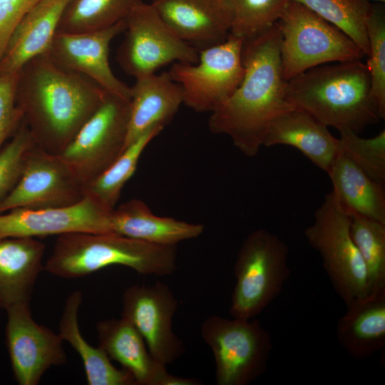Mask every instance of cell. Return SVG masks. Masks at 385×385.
<instances>
[{
  "mask_svg": "<svg viewBox=\"0 0 385 385\" xmlns=\"http://www.w3.org/2000/svg\"><path fill=\"white\" fill-rule=\"evenodd\" d=\"M130 106L129 99L108 93L58 154L83 186L102 174L125 148Z\"/></svg>",
  "mask_w": 385,
  "mask_h": 385,
  "instance_id": "9c48e42d",
  "label": "cell"
},
{
  "mask_svg": "<svg viewBox=\"0 0 385 385\" xmlns=\"http://www.w3.org/2000/svg\"><path fill=\"white\" fill-rule=\"evenodd\" d=\"M35 145L32 135L23 120L10 142L0 150V200L20 180L28 155Z\"/></svg>",
  "mask_w": 385,
  "mask_h": 385,
  "instance_id": "836d02e7",
  "label": "cell"
},
{
  "mask_svg": "<svg viewBox=\"0 0 385 385\" xmlns=\"http://www.w3.org/2000/svg\"><path fill=\"white\" fill-rule=\"evenodd\" d=\"M143 0H70L56 32L80 34L109 27L125 19Z\"/></svg>",
  "mask_w": 385,
  "mask_h": 385,
  "instance_id": "83f0119b",
  "label": "cell"
},
{
  "mask_svg": "<svg viewBox=\"0 0 385 385\" xmlns=\"http://www.w3.org/2000/svg\"><path fill=\"white\" fill-rule=\"evenodd\" d=\"M19 73L0 72V150L21 125L24 115L16 103Z\"/></svg>",
  "mask_w": 385,
  "mask_h": 385,
  "instance_id": "e575fe53",
  "label": "cell"
},
{
  "mask_svg": "<svg viewBox=\"0 0 385 385\" xmlns=\"http://www.w3.org/2000/svg\"><path fill=\"white\" fill-rule=\"evenodd\" d=\"M83 197V185L59 155L36 145L28 155L20 180L0 200V213L16 208L66 207Z\"/></svg>",
  "mask_w": 385,
  "mask_h": 385,
  "instance_id": "7c38bea8",
  "label": "cell"
},
{
  "mask_svg": "<svg viewBox=\"0 0 385 385\" xmlns=\"http://www.w3.org/2000/svg\"><path fill=\"white\" fill-rule=\"evenodd\" d=\"M281 32L277 22L264 34L243 41L245 73L230 98L210 113V130L229 136L247 157L263 146L269 125L292 108L285 98L280 56Z\"/></svg>",
  "mask_w": 385,
  "mask_h": 385,
  "instance_id": "7a4b0ae2",
  "label": "cell"
},
{
  "mask_svg": "<svg viewBox=\"0 0 385 385\" xmlns=\"http://www.w3.org/2000/svg\"><path fill=\"white\" fill-rule=\"evenodd\" d=\"M366 1H377V2H380V3H384L385 1V0H366Z\"/></svg>",
  "mask_w": 385,
  "mask_h": 385,
  "instance_id": "8d00e7d4",
  "label": "cell"
},
{
  "mask_svg": "<svg viewBox=\"0 0 385 385\" xmlns=\"http://www.w3.org/2000/svg\"><path fill=\"white\" fill-rule=\"evenodd\" d=\"M125 21V38L116 59L127 74L138 78L173 61H198L199 51L182 40L150 4L139 3Z\"/></svg>",
  "mask_w": 385,
  "mask_h": 385,
  "instance_id": "8fae6325",
  "label": "cell"
},
{
  "mask_svg": "<svg viewBox=\"0 0 385 385\" xmlns=\"http://www.w3.org/2000/svg\"><path fill=\"white\" fill-rule=\"evenodd\" d=\"M200 333L214 356L217 385H248L267 371L273 346L258 320L212 315Z\"/></svg>",
  "mask_w": 385,
  "mask_h": 385,
  "instance_id": "ba28073f",
  "label": "cell"
},
{
  "mask_svg": "<svg viewBox=\"0 0 385 385\" xmlns=\"http://www.w3.org/2000/svg\"><path fill=\"white\" fill-rule=\"evenodd\" d=\"M289 0H227L232 21L230 34L243 41L272 28L280 19Z\"/></svg>",
  "mask_w": 385,
  "mask_h": 385,
  "instance_id": "4dcf8cb0",
  "label": "cell"
},
{
  "mask_svg": "<svg viewBox=\"0 0 385 385\" xmlns=\"http://www.w3.org/2000/svg\"><path fill=\"white\" fill-rule=\"evenodd\" d=\"M130 103L125 148L147 131L164 128L183 103V91L168 72L155 73L135 78Z\"/></svg>",
  "mask_w": 385,
  "mask_h": 385,
  "instance_id": "ffe728a7",
  "label": "cell"
},
{
  "mask_svg": "<svg viewBox=\"0 0 385 385\" xmlns=\"http://www.w3.org/2000/svg\"><path fill=\"white\" fill-rule=\"evenodd\" d=\"M99 346L133 378L135 385H198L194 379L174 376L150 353L145 342L126 319H109L96 324Z\"/></svg>",
  "mask_w": 385,
  "mask_h": 385,
  "instance_id": "e0dca14e",
  "label": "cell"
},
{
  "mask_svg": "<svg viewBox=\"0 0 385 385\" xmlns=\"http://www.w3.org/2000/svg\"><path fill=\"white\" fill-rule=\"evenodd\" d=\"M334 196L349 214L385 224L384 184L366 175L348 157L339 152L329 171Z\"/></svg>",
  "mask_w": 385,
  "mask_h": 385,
  "instance_id": "d4e9b609",
  "label": "cell"
},
{
  "mask_svg": "<svg viewBox=\"0 0 385 385\" xmlns=\"http://www.w3.org/2000/svg\"><path fill=\"white\" fill-rule=\"evenodd\" d=\"M83 299L76 290L66 299L59 322V335L80 356L89 385H135L133 376L124 369L115 367L109 356L98 346H91L82 336L78 324V310Z\"/></svg>",
  "mask_w": 385,
  "mask_h": 385,
  "instance_id": "484cf974",
  "label": "cell"
},
{
  "mask_svg": "<svg viewBox=\"0 0 385 385\" xmlns=\"http://www.w3.org/2000/svg\"><path fill=\"white\" fill-rule=\"evenodd\" d=\"M243 41L230 34L224 42L199 51L196 63L176 62L168 73L183 91V103L210 113L233 94L244 76Z\"/></svg>",
  "mask_w": 385,
  "mask_h": 385,
  "instance_id": "30bf717a",
  "label": "cell"
},
{
  "mask_svg": "<svg viewBox=\"0 0 385 385\" xmlns=\"http://www.w3.org/2000/svg\"><path fill=\"white\" fill-rule=\"evenodd\" d=\"M41 0H0V61L14 29Z\"/></svg>",
  "mask_w": 385,
  "mask_h": 385,
  "instance_id": "d590c367",
  "label": "cell"
},
{
  "mask_svg": "<svg viewBox=\"0 0 385 385\" xmlns=\"http://www.w3.org/2000/svg\"><path fill=\"white\" fill-rule=\"evenodd\" d=\"M178 302L167 284L133 285L122 297V317L143 338L150 354L164 365L173 363L185 351L183 341L173 329Z\"/></svg>",
  "mask_w": 385,
  "mask_h": 385,
  "instance_id": "4fadbf2b",
  "label": "cell"
},
{
  "mask_svg": "<svg viewBox=\"0 0 385 385\" xmlns=\"http://www.w3.org/2000/svg\"><path fill=\"white\" fill-rule=\"evenodd\" d=\"M70 0H41L12 32L0 61V72L16 73L32 58L48 51Z\"/></svg>",
  "mask_w": 385,
  "mask_h": 385,
  "instance_id": "44dd1931",
  "label": "cell"
},
{
  "mask_svg": "<svg viewBox=\"0 0 385 385\" xmlns=\"http://www.w3.org/2000/svg\"><path fill=\"white\" fill-rule=\"evenodd\" d=\"M344 31L368 56L366 18L371 7L366 0H293Z\"/></svg>",
  "mask_w": 385,
  "mask_h": 385,
  "instance_id": "f546056e",
  "label": "cell"
},
{
  "mask_svg": "<svg viewBox=\"0 0 385 385\" xmlns=\"http://www.w3.org/2000/svg\"><path fill=\"white\" fill-rule=\"evenodd\" d=\"M327 128L307 112L292 107L279 114L269 125L263 146L294 147L327 173L339 152V140Z\"/></svg>",
  "mask_w": 385,
  "mask_h": 385,
  "instance_id": "d6986e66",
  "label": "cell"
},
{
  "mask_svg": "<svg viewBox=\"0 0 385 385\" xmlns=\"http://www.w3.org/2000/svg\"><path fill=\"white\" fill-rule=\"evenodd\" d=\"M150 4L182 40L199 51L230 35L232 14L227 0H153Z\"/></svg>",
  "mask_w": 385,
  "mask_h": 385,
  "instance_id": "ac0fdd59",
  "label": "cell"
},
{
  "mask_svg": "<svg viewBox=\"0 0 385 385\" xmlns=\"http://www.w3.org/2000/svg\"><path fill=\"white\" fill-rule=\"evenodd\" d=\"M339 152L348 157L370 178L385 182V130L364 138L349 130L339 131Z\"/></svg>",
  "mask_w": 385,
  "mask_h": 385,
  "instance_id": "d6a6232c",
  "label": "cell"
},
{
  "mask_svg": "<svg viewBox=\"0 0 385 385\" xmlns=\"http://www.w3.org/2000/svg\"><path fill=\"white\" fill-rule=\"evenodd\" d=\"M125 28L123 19L91 32H56L48 53L61 67L87 77L109 93L130 100V87L114 75L108 61L111 41Z\"/></svg>",
  "mask_w": 385,
  "mask_h": 385,
  "instance_id": "2e32d148",
  "label": "cell"
},
{
  "mask_svg": "<svg viewBox=\"0 0 385 385\" xmlns=\"http://www.w3.org/2000/svg\"><path fill=\"white\" fill-rule=\"evenodd\" d=\"M369 44L366 65L371 77V94L381 118H385V12L381 4H371L366 18Z\"/></svg>",
  "mask_w": 385,
  "mask_h": 385,
  "instance_id": "1f68e13d",
  "label": "cell"
},
{
  "mask_svg": "<svg viewBox=\"0 0 385 385\" xmlns=\"http://www.w3.org/2000/svg\"><path fill=\"white\" fill-rule=\"evenodd\" d=\"M163 129L161 127L154 128L130 143L102 174L83 186L84 196L113 210L123 188L135 171L143 152Z\"/></svg>",
  "mask_w": 385,
  "mask_h": 385,
  "instance_id": "4316f807",
  "label": "cell"
},
{
  "mask_svg": "<svg viewBox=\"0 0 385 385\" xmlns=\"http://www.w3.org/2000/svg\"><path fill=\"white\" fill-rule=\"evenodd\" d=\"M108 210L91 197L66 207L16 208L0 213V239L70 232L113 233Z\"/></svg>",
  "mask_w": 385,
  "mask_h": 385,
  "instance_id": "9a60e30c",
  "label": "cell"
},
{
  "mask_svg": "<svg viewBox=\"0 0 385 385\" xmlns=\"http://www.w3.org/2000/svg\"><path fill=\"white\" fill-rule=\"evenodd\" d=\"M285 98L320 123L360 133L381 119L371 94V77L361 60L322 64L286 81Z\"/></svg>",
  "mask_w": 385,
  "mask_h": 385,
  "instance_id": "3957f363",
  "label": "cell"
},
{
  "mask_svg": "<svg viewBox=\"0 0 385 385\" xmlns=\"http://www.w3.org/2000/svg\"><path fill=\"white\" fill-rule=\"evenodd\" d=\"M277 23L285 81L319 65L361 60L365 56L344 31L297 1H288Z\"/></svg>",
  "mask_w": 385,
  "mask_h": 385,
  "instance_id": "5b68a950",
  "label": "cell"
},
{
  "mask_svg": "<svg viewBox=\"0 0 385 385\" xmlns=\"http://www.w3.org/2000/svg\"><path fill=\"white\" fill-rule=\"evenodd\" d=\"M107 94L87 77L57 64L48 52L19 72L16 103L36 145L50 153L65 149Z\"/></svg>",
  "mask_w": 385,
  "mask_h": 385,
  "instance_id": "6da1fadb",
  "label": "cell"
},
{
  "mask_svg": "<svg viewBox=\"0 0 385 385\" xmlns=\"http://www.w3.org/2000/svg\"><path fill=\"white\" fill-rule=\"evenodd\" d=\"M350 232L366 272L368 294L385 289V224L350 215Z\"/></svg>",
  "mask_w": 385,
  "mask_h": 385,
  "instance_id": "f1b7e54d",
  "label": "cell"
},
{
  "mask_svg": "<svg viewBox=\"0 0 385 385\" xmlns=\"http://www.w3.org/2000/svg\"><path fill=\"white\" fill-rule=\"evenodd\" d=\"M111 265L141 274L167 276L177 270V247L115 233L70 232L58 235L43 270L65 279L89 275Z\"/></svg>",
  "mask_w": 385,
  "mask_h": 385,
  "instance_id": "277c9868",
  "label": "cell"
},
{
  "mask_svg": "<svg viewBox=\"0 0 385 385\" xmlns=\"http://www.w3.org/2000/svg\"><path fill=\"white\" fill-rule=\"evenodd\" d=\"M337 339L356 359L369 357L385 346V289L346 306L336 328Z\"/></svg>",
  "mask_w": 385,
  "mask_h": 385,
  "instance_id": "603a6c76",
  "label": "cell"
},
{
  "mask_svg": "<svg viewBox=\"0 0 385 385\" xmlns=\"http://www.w3.org/2000/svg\"><path fill=\"white\" fill-rule=\"evenodd\" d=\"M44 252V244L35 237L0 239V309L30 303Z\"/></svg>",
  "mask_w": 385,
  "mask_h": 385,
  "instance_id": "7402d4cb",
  "label": "cell"
},
{
  "mask_svg": "<svg viewBox=\"0 0 385 385\" xmlns=\"http://www.w3.org/2000/svg\"><path fill=\"white\" fill-rule=\"evenodd\" d=\"M112 232L146 242L174 246L201 235L205 227L152 212L140 199H131L115 207L111 215Z\"/></svg>",
  "mask_w": 385,
  "mask_h": 385,
  "instance_id": "cb8c5ba5",
  "label": "cell"
},
{
  "mask_svg": "<svg viewBox=\"0 0 385 385\" xmlns=\"http://www.w3.org/2000/svg\"><path fill=\"white\" fill-rule=\"evenodd\" d=\"M288 253L285 242L266 229L246 237L234 266L232 317L253 319L275 299L290 275Z\"/></svg>",
  "mask_w": 385,
  "mask_h": 385,
  "instance_id": "8992f818",
  "label": "cell"
},
{
  "mask_svg": "<svg viewBox=\"0 0 385 385\" xmlns=\"http://www.w3.org/2000/svg\"><path fill=\"white\" fill-rule=\"evenodd\" d=\"M350 215L327 193L306 227L304 237L322 257L324 270L346 306L366 297V272L350 232Z\"/></svg>",
  "mask_w": 385,
  "mask_h": 385,
  "instance_id": "52a82bcc",
  "label": "cell"
},
{
  "mask_svg": "<svg viewBox=\"0 0 385 385\" xmlns=\"http://www.w3.org/2000/svg\"><path fill=\"white\" fill-rule=\"evenodd\" d=\"M6 339L14 379L19 385H37L44 373L67 361L59 334L35 322L30 303L6 310Z\"/></svg>",
  "mask_w": 385,
  "mask_h": 385,
  "instance_id": "5bb4252c",
  "label": "cell"
}]
</instances>
